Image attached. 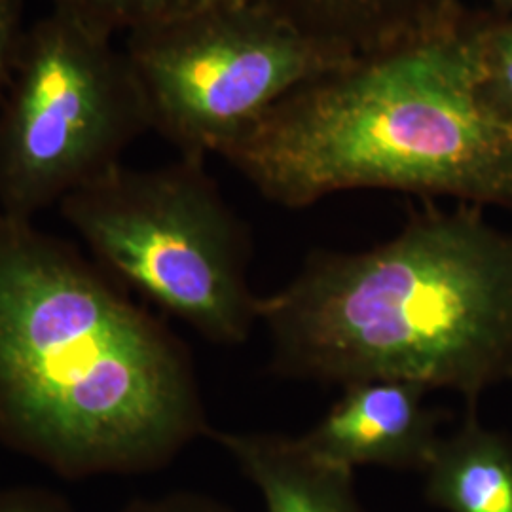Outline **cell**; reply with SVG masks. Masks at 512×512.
I'll return each instance as SVG.
<instances>
[{
	"label": "cell",
	"instance_id": "5b68a950",
	"mask_svg": "<svg viewBox=\"0 0 512 512\" xmlns=\"http://www.w3.org/2000/svg\"><path fill=\"white\" fill-rule=\"evenodd\" d=\"M124 52L150 129L181 156H222L294 90L357 55L262 0H196L131 31Z\"/></svg>",
	"mask_w": 512,
	"mask_h": 512
},
{
	"label": "cell",
	"instance_id": "3957f363",
	"mask_svg": "<svg viewBox=\"0 0 512 512\" xmlns=\"http://www.w3.org/2000/svg\"><path fill=\"white\" fill-rule=\"evenodd\" d=\"M469 19L311 80L220 158L291 209L370 188L512 209V131L478 90Z\"/></svg>",
	"mask_w": 512,
	"mask_h": 512
},
{
	"label": "cell",
	"instance_id": "8fae6325",
	"mask_svg": "<svg viewBox=\"0 0 512 512\" xmlns=\"http://www.w3.org/2000/svg\"><path fill=\"white\" fill-rule=\"evenodd\" d=\"M469 37L480 95L512 131V16L469 19Z\"/></svg>",
	"mask_w": 512,
	"mask_h": 512
},
{
	"label": "cell",
	"instance_id": "8992f818",
	"mask_svg": "<svg viewBox=\"0 0 512 512\" xmlns=\"http://www.w3.org/2000/svg\"><path fill=\"white\" fill-rule=\"evenodd\" d=\"M148 129L124 48L50 10L27 29L0 103V217L35 220Z\"/></svg>",
	"mask_w": 512,
	"mask_h": 512
},
{
	"label": "cell",
	"instance_id": "5bb4252c",
	"mask_svg": "<svg viewBox=\"0 0 512 512\" xmlns=\"http://www.w3.org/2000/svg\"><path fill=\"white\" fill-rule=\"evenodd\" d=\"M0 512H78L71 499L37 484L0 488Z\"/></svg>",
	"mask_w": 512,
	"mask_h": 512
},
{
	"label": "cell",
	"instance_id": "6da1fadb",
	"mask_svg": "<svg viewBox=\"0 0 512 512\" xmlns=\"http://www.w3.org/2000/svg\"><path fill=\"white\" fill-rule=\"evenodd\" d=\"M209 429L171 327L71 241L0 217V444L86 480L156 473Z\"/></svg>",
	"mask_w": 512,
	"mask_h": 512
},
{
	"label": "cell",
	"instance_id": "4fadbf2b",
	"mask_svg": "<svg viewBox=\"0 0 512 512\" xmlns=\"http://www.w3.org/2000/svg\"><path fill=\"white\" fill-rule=\"evenodd\" d=\"M25 33L23 0H0V103L14 73Z\"/></svg>",
	"mask_w": 512,
	"mask_h": 512
},
{
	"label": "cell",
	"instance_id": "9c48e42d",
	"mask_svg": "<svg viewBox=\"0 0 512 512\" xmlns=\"http://www.w3.org/2000/svg\"><path fill=\"white\" fill-rule=\"evenodd\" d=\"M425 499L444 512H512V437L469 416L423 467Z\"/></svg>",
	"mask_w": 512,
	"mask_h": 512
},
{
	"label": "cell",
	"instance_id": "ba28073f",
	"mask_svg": "<svg viewBox=\"0 0 512 512\" xmlns=\"http://www.w3.org/2000/svg\"><path fill=\"white\" fill-rule=\"evenodd\" d=\"M207 439L255 486L266 512H365L355 473L313 456L298 437L211 427Z\"/></svg>",
	"mask_w": 512,
	"mask_h": 512
},
{
	"label": "cell",
	"instance_id": "e0dca14e",
	"mask_svg": "<svg viewBox=\"0 0 512 512\" xmlns=\"http://www.w3.org/2000/svg\"><path fill=\"white\" fill-rule=\"evenodd\" d=\"M190 2H196V0H190Z\"/></svg>",
	"mask_w": 512,
	"mask_h": 512
},
{
	"label": "cell",
	"instance_id": "277c9868",
	"mask_svg": "<svg viewBox=\"0 0 512 512\" xmlns=\"http://www.w3.org/2000/svg\"><path fill=\"white\" fill-rule=\"evenodd\" d=\"M93 260L202 338L239 346L258 323L251 236L205 160L116 165L57 205Z\"/></svg>",
	"mask_w": 512,
	"mask_h": 512
},
{
	"label": "cell",
	"instance_id": "7c38bea8",
	"mask_svg": "<svg viewBox=\"0 0 512 512\" xmlns=\"http://www.w3.org/2000/svg\"><path fill=\"white\" fill-rule=\"evenodd\" d=\"M190 0H50L52 10L93 33L114 38L145 27L186 6Z\"/></svg>",
	"mask_w": 512,
	"mask_h": 512
},
{
	"label": "cell",
	"instance_id": "30bf717a",
	"mask_svg": "<svg viewBox=\"0 0 512 512\" xmlns=\"http://www.w3.org/2000/svg\"><path fill=\"white\" fill-rule=\"evenodd\" d=\"M300 29L363 55L458 18L459 0H262Z\"/></svg>",
	"mask_w": 512,
	"mask_h": 512
},
{
	"label": "cell",
	"instance_id": "52a82bcc",
	"mask_svg": "<svg viewBox=\"0 0 512 512\" xmlns=\"http://www.w3.org/2000/svg\"><path fill=\"white\" fill-rule=\"evenodd\" d=\"M298 439L313 456L355 473L382 467L421 473L440 435L442 416L427 404L429 389L404 380H361Z\"/></svg>",
	"mask_w": 512,
	"mask_h": 512
},
{
	"label": "cell",
	"instance_id": "2e32d148",
	"mask_svg": "<svg viewBox=\"0 0 512 512\" xmlns=\"http://www.w3.org/2000/svg\"><path fill=\"white\" fill-rule=\"evenodd\" d=\"M495 10V14L512 16V0H486Z\"/></svg>",
	"mask_w": 512,
	"mask_h": 512
},
{
	"label": "cell",
	"instance_id": "9a60e30c",
	"mask_svg": "<svg viewBox=\"0 0 512 512\" xmlns=\"http://www.w3.org/2000/svg\"><path fill=\"white\" fill-rule=\"evenodd\" d=\"M118 512H234L228 505L198 492H171L156 497H139Z\"/></svg>",
	"mask_w": 512,
	"mask_h": 512
},
{
	"label": "cell",
	"instance_id": "7a4b0ae2",
	"mask_svg": "<svg viewBox=\"0 0 512 512\" xmlns=\"http://www.w3.org/2000/svg\"><path fill=\"white\" fill-rule=\"evenodd\" d=\"M275 374L404 380L473 404L512 380V236L476 205L427 207L366 251H315L258 298Z\"/></svg>",
	"mask_w": 512,
	"mask_h": 512
}]
</instances>
